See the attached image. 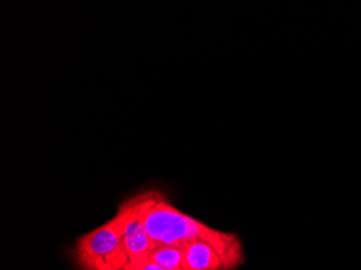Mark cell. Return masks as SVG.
<instances>
[{"label": "cell", "instance_id": "1", "mask_svg": "<svg viewBox=\"0 0 361 270\" xmlns=\"http://www.w3.org/2000/svg\"><path fill=\"white\" fill-rule=\"evenodd\" d=\"M141 216L155 245L183 247L188 243L202 241L218 251L225 270H234L243 263L245 254L238 235L211 228L180 212L170 204L164 192H145Z\"/></svg>", "mask_w": 361, "mask_h": 270}, {"label": "cell", "instance_id": "2", "mask_svg": "<svg viewBox=\"0 0 361 270\" xmlns=\"http://www.w3.org/2000/svg\"><path fill=\"white\" fill-rule=\"evenodd\" d=\"M144 192L125 201L116 215L102 226L76 241L73 257L80 270H93L97 263L111 264L123 270L128 264L123 237L130 221L137 214L143 202Z\"/></svg>", "mask_w": 361, "mask_h": 270}, {"label": "cell", "instance_id": "3", "mask_svg": "<svg viewBox=\"0 0 361 270\" xmlns=\"http://www.w3.org/2000/svg\"><path fill=\"white\" fill-rule=\"evenodd\" d=\"M145 199V192H144ZM137 211V214L131 219L127 229H126L125 237H123V245H125L126 253H127L128 264L133 268L137 267L144 262L149 259V253L156 247L155 243L149 237V233L144 226L143 219L141 216L142 206Z\"/></svg>", "mask_w": 361, "mask_h": 270}, {"label": "cell", "instance_id": "4", "mask_svg": "<svg viewBox=\"0 0 361 270\" xmlns=\"http://www.w3.org/2000/svg\"><path fill=\"white\" fill-rule=\"evenodd\" d=\"M184 269L225 270L224 262L214 247L202 241L184 245Z\"/></svg>", "mask_w": 361, "mask_h": 270}, {"label": "cell", "instance_id": "5", "mask_svg": "<svg viewBox=\"0 0 361 270\" xmlns=\"http://www.w3.org/2000/svg\"><path fill=\"white\" fill-rule=\"evenodd\" d=\"M149 261L169 270L184 269V253L182 247L173 245H157L151 253Z\"/></svg>", "mask_w": 361, "mask_h": 270}, {"label": "cell", "instance_id": "6", "mask_svg": "<svg viewBox=\"0 0 361 270\" xmlns=\"http://www.w3.org/2000/svg\"><path fill=\"white\" fill-rule=\"evenodd\" d=\"M133 270H169L166 269V268L161 267V266L157 265V264L153 263V262L147 261L142 263L141 265L137 266V267L133 268Z\"/></svg>", "mask_w": 361, "mask_h": 270}, {"label": "cell", "instance_id": "7", "mask_svg": "<svg viewBox=\"0 0 361 270\" xmlns=\"http://www.w3.org/2000/svg\"><path fill=\"white\" fill-rule=\"evenodd\" d=\"M93 270H119L116 269V268L113 267L111 264L107 263H97V265L94 266V269Z\"/></svg>", "mask_w": 361, "mask_h": 270}, {"label": "cell", "instance_id": "8", "mask_svg": "<svg viewBox=\"0 0 361 270\" xmlns=\"http://www.w3.org/2000/svg\"><path fill=\"white\" fill-rule=\"evenodd\" d=\"M123 270H133V267H131V266L126 265L125 267H123Z\"/></svg>", "mask_w": 361, "mask_h": 270}]
</instances>
